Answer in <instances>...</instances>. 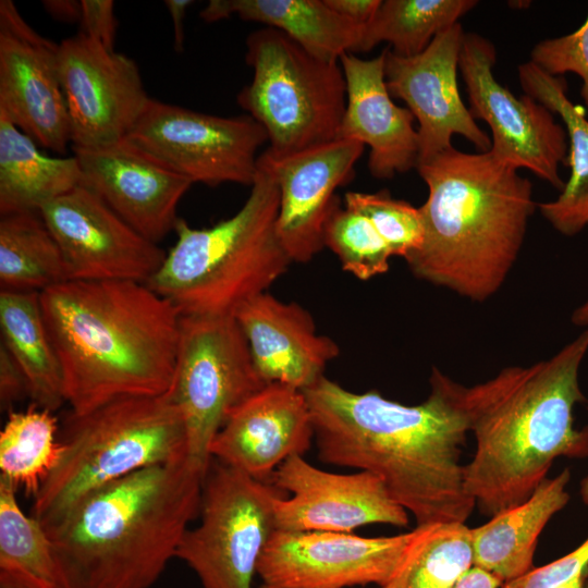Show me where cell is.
<instances>
[{"label": "cell", "instance_id": "obj_10", "mask_svg": "<svg viewBox=\"0 0 588 588\" xmlns=\"http://www.w3.org/2000/svg\"><path fill=\"white\" fill-rule=\"evenodd\" d=\"M281 490L211 458L203 483L200 522L176 551L203 588H252L260 555L274 532Z\"/></svg>", "mask_w": 588, "mask_h": 588}, {"label": "cell", "instance_id": "obj_3", "mask_svg": "<svg viewBox=\"0 0 588 588\" xmlns=\"http://www.w3.org/2000/svg\"><path fill=\"white\" fill-rule=\"evenodd\" d=\"M39 297L71 413L170 390L182 316L146 283L65 281Z\"/></svg>", "mask_w": 588, "mask_h": 588}, {"label": "cell", "instance_id": "obj_4", "mask_svg": "<svg viewBox=\"0 0 588 588\" xmlns=\"http://www.w3.org/2000/svg\"><path fill=\"white\" fill-rule=\"evenodd\" d=\"M208 469L188 455L102 486L44 526L62 588H149L200 510Z\"/></svg>", "mask_w": 588, "mask_h": 588}, {"label": "cell", "instance_id": "obj_31", "mask_svg": "<svg viewBox=\"0 0 588 588\" xmlns=\"http://www.w3.org/2000/svg\"><path fill=\"white\" fill-rule=\"evenodd\" d=\"M58 431L54 413L34 404L8 413L0 431V476L35 498L63 455Z\"/></svg>", "mask_w": 588, "mask_h": 588}, {"label": "cell", "instance_id": "obj_15", "mask_svg": "<svg viewBox=\"0 0 588 588\" xmlns=\"http://www.w3.org/2000/svg\"><path fill=\"white\" fill-rule=\"evenodd\" d=\"M39 213L60 247L68 281L147 283L166 258L158 244L82 184L44 205Z\"/></svg>", "mask_w": 588, "mask_h": 588}, {"label": "cell", "instance_id": "obj_39", "mask_svg": "<svg viewBox=\"0 0 588 588\" xmlns=\"http://www.w3.org/2000/svg\"><path fill=\"white\" fill-rule=\"evenodd\" d=\"M29 397L27 379L3 344H0V406L10 413L14 405Z\"/></svg>", "mask_w": 588, "mask_h": 588}, {"label": "cell", "instance_id": "obj_2", "mask_svg": "<svg viewBox=\"0 0 588 588\" xmlns=\"http://www.w3.org/2000/svg\"><path fill=\"white\" fill-rule=\"evenodd\" d=\"M588 328L550 358L511 366L454 392L476 441L464 466L467 493L487 516L525 502L558 457H588V426L577 429L574 408L585 401L579 369Z\"/></svg>", "mask_w": 588, "mask_h": 588}, {"label": "cell", "instance_id": "obj_37", "mask_svg": "<svg viewBox=\"0 0 588 588\" xmlns=\"http://www.w3.org/2000/svg\"><path fill=\"white\" fill-rule=\"evenodd\" d=\"M588 566V538L575 550L504 583L502 588H560Z\"/></svg>", "mask_w": 588, "mask_h": 588}, {"label": "cell", "instance_id": "obj_20", "mask_svg": "<svg viewBox=\"0 0 588 588\" xmlns=\"http://www.w3.org/2000/svg\"><path fill=\"white\" fill-rule=\"evenodd\" d=\"M72 149L82 170L81 184L139 234L158 244L175 230L177 207L191 181L127 137Z\"/></svg>", "mask_w": 588, "mask_h": 588}, {"label": "cell", "instance_id": "obj_34", "mask_svg": "<svg viewBox=\"0 0 588 588\" xmlns=\"http://www.w3.org/2000/svg\"><path fill=\"white\" fill-rule=\"evenodd\" d=\"M323 243L338 256L342 268L359 280L389 270L392 253L373 224L363 213L342 207L340 200L326 222Z\"/></svg>", "mask_w": 588, "mask_h": 588}, {"label": "cell", "instance_id": "obj_49", "mask_svg": "<svg viewBox=\"0 0 588 588\" xmlns=\"http://www.w3.org/2000/svg\"><path fill=\"white\" fill-rule=\"evenodd\" d=\"M586 588H588V586Z\"/></svg>", "mask_w": 588, "mask_h": 588}, {"label": "cell", "instance_id": "obj_24", "mask_svg": "<svg viewBox=\"0 0 588 588\" xmlns=\"http://www.w3.org/2000/svg\"><path fill=\"white\" fill-rule=\"evenodd\" d=\"M569 479L567 468L553 478H544L525 502L470 528L474 566L491 573L503 584L532 569L542 529L569 500Z\"/></svg>", "mask_w": 588, "mask_h": 588}, {"label": "cell", "instance_id": "obj_14", "mask_svg": "<svg viewBox=\"0 0 588 588\" xmlns=\"http://www.w3.org/2000/svg\"><path fill=\"white\" fill-rule=\"evenodd\" d=\"M415 529L390 537L352 532L275 529L257 566L264 585L274 588H345L394 576Z\"/></svg>", "mask_w": 588, "mask_h": 588}, {"label": "cell", "instance_id": "obj_16", "mask_svg": "<svg viewBox=\"0 0 588 588\" xmlns=\"http://www.w3.org/2000/svg\"><path fill=\"white\" fill-rule=\"evenodd\" d=\"M465 32L461 23L437 35L413 57L384 49L385 84L391 97L402 99L418 122V161L453 147L461 135L477 151H489L491 139L477 124L460 95L457 71Z\"/></svg>", "mask_w": 588, "mask_h": 588}, {"label": "cell", "instance_id": "obj_25", "mask_svg": "<svg viewBox=\"0 0 588 588\" xmlns=\"http://www.w3.org/2000/svg\"><path fill=\"white\" fill-rule=\"evenodd\" d=\"M525 95L559 115L568 139L565 163L571 172L559 196L537 205L541 216L564 236H574L588 226V118L584 107L567 96L563 76H552L528 61L517 68Z\"/></svg>", "mask_w": 588, "mask_h": 588}, {"label": "cell", "instance_id": "obj_21", "mask_svg": "<svg viewBox=\"0 0 588 588\" xmlns=\"http://www.w3.org/2000/svg\"><path fill=\"white\" fill-rule=\"evenodd\" d=\"M315 431L303 391L271 383L240 404L215 437L212 460L261 481L309 450Z\"/></svg>", "mask_w": 588, "mask_h": 588}, {"label": "cell", "instance_id": "obj_36", "mask_svg": "<svg viewBox=\"0 0 588 588\" xmlns=\"http://www.w3.org/2000/svg\"><path fill=\"white\" fill-rule=\"evenodd\" d=\"M529 61L552 76L578 75L581 79L580 97L588 113V12L574 32L537 42Z\"/></svg>", "mask_w": 588, "mask_h": 588}, {"label": "cell", "instance_id": "obj_9", "mask_svg": "<svg viewBox=\"0 0 588 588\" xmlns=\"http://www.w3.org/2000/svg\"><path fill=\"white\" fill-rule=\"evenodd\" d=\"M266 385L234 315L181 317L169 393L181 411L195 463L208 469L211 443L230 414Z\"/></svg>", "mask_w": 588, "mask_h": 588}, {"label": "cell", "instance_id": "obj_8", "mask_svg": "<svg viewBox=\"0 0 588 588\" xmlns=\"http://www.w3.org/2000/svg\"><path fill=\"white\" fill-rule=\"evenodd\" d=\"M250 84L237 103L268 135L275 154H292L339 139L346 82L339 62L321 60L272 27L246 39Z\"/></svg>", "mask_w": 588, "mask_h": 588}, {"label": "cell", "instance_id": "obj_44", "mask_svg": "<svg viewBox=\"0 0 588 588\" xmlns=\"http://www.w3.org/2000/svg\"><path fill=\"white\" fill-rule=\"evenodd\" d=\"M503 583L491 573L473 566L454 588H499Z\"/></svg>", "mask_w": 588, "mask_h": 588}, {"label": "cell", "instance_id": "obj_43", "mask_svg": "<svg viewBox=\"0 0 588 588\" xmlns=\"http://www.w3.org/2000/svg\"><path fill=\"white\" fill-rule=\"evenodd\" d=\"M193 3L191 0H166L164 4L173 21L174 27V49L181 52L184 49V29L183 21L187 8Z\"/></svg>", "mask_w": 588, "mask_h": 588}, {"label": "cell", "instance_id": "obj_12", "mask_svg": "<svg viewBox=\"0 0 588 588\" xmlns=\"http://www.w3.org/2000/svg\"><path fill=\"white\" fill-rule=\"evenodd\" d=\"M497 49L486 37L465 33L460 56L462 74L475 120L491 132L489 152L501 163L519 171L527 169L562 191L560 174L565 164L568 139L554 113L528 95L516 97L493 74Z\"/></svg>", "mask_w": 588, "mask_h": 588}, {"label": "cell", "instance_id": "obj_38", "mask_svg": "<svg viewBox=\"0 0 588 588\" xmlns=\"http://www.w3.org/2000/svg\"><path fill=\"white\" fill-rule=\"evenodd\" d=\"M82 19L79 32L93 38L108 50H114L118 21L111 0H81Z\"/></svg>", "mask_w": 588, "mask_h": 588}, {"label": "cell", "instance_id": "obj_6", "mask_svg": "<svg viewBox=\"0 0 588 588\" xmlns=\"http://www.w3.org/2000/svg\"><path fill=\"white\" fill-rule=\"evenodd\" d=\"M280 193L258 169L231 218L195 229L179 219L176 241L147 285L181 316H224L268 289L292 262L277 234Z\"/></svg>", "mask_w": 588, "mask_h": 588}, {"label": "cell", "instance_id": "obj_33", "mask_svg": "<svg viewBox=\"0 0 588 588\" xmlns=\"http://www.w3.org/2000/svg\"><path fill=\"white\" fill-rule=\"evenodd\" d=\"M16 491L9 479L0 476V566L20 568L62 588L48 535L36 518L22 511Z\"/></svg>", "mask_w": 588, "mask_h": 588}, {"label": "cell", "instance_id": "obj_30", "mask_svg": "<svg viewBox=\"0 0 588 588\" xmlns=\"http://www.w3.org/2000/svg\"><path fill=\"white\" fill-rule=\"evenodd\" d=\"M476 0H384L363 27L355 52H368L380 42L401 57L422 52L433 38L471 11Z\"/></svg>", "mask_w": 588, "mask_h": 588}, {"label": "cell", "instance_id": "obj_48", "mask_svg": "<svg viewBox=\"0 0 588 588\" xmlns=\"http://www.w3.org/2000/svg\"><path fill=\"white\" fill-rule=\"evenodd\" d=\"M259 588H274V587H270V586H267V585H261ZM380 588H383V587H380Z\"/></svg>", "mask_w": 588, "mask_h": 588}, {"label": "cell", "instance_id": "obj_22", "mask_svg": "<svg viewBox=\"0 0 588 588\" xmlns=\"http://www.w3.org/2000/svg\"><path fill=\"white\" fill-rule=\"evenodd\" d=\"M234 317L266 384L304 391L323 377L327 364L340 354L333 340L317 332L304 307L269 292L244 303Z\"/></svg>", "mask_w": 588, "mask_h": 588}, {"label": "cell", "instance_id": "obj_1", "mask_svg": "<svg viewBox=\"0 0 588 588\" xmlns=\"http://www.w3.org/2000/svg\"><path fill=\"white\" fill-rule=\"evenodd\" d=\"M429 382L428 397L417 405L376 390L354 393L324 376L303 392L323 463L379 477L417 526L465 523L476 506L460 461L467 422L455 381L433 367Z\"/></svg>", "mask_w": 588, "mask_h": 588}, {"label": "cell", "instance_id": "obj_19", "mask_svg": "<svg viewBox=\"0 0 588 588\" xmlns=\"http://www.w3.org/2000/svg\"><path fill=\"white\" fill-rule=\"evenodd\" d=\"M270 479L277 489L291 493L274 503L277 529L352 532L368 524H409L407 511L393 500L379 477L366 470L329 473L295 455Z\"/></svg>", "mask_w": 588, "mask_h": 588}, {"label": "cell", "instance_id": "obj_47", "mask_svg": "<svg viewBox=\"0 0 588 588\" xmlns=\"http://www.w3.org/2000/svg\"><path fill=\"white\" fill-rule=\"evenodd\" d=\"M580 495L584 503L588 505V476L580 482Z\"/></svg>", "mask_w": 588, "mask_h": 588}, {"label": "cell", "instance_id": "obj_18", "mask_svg": "<svg viewBox=\"0 0 588 588\" xmlns=\"http://www.w3.org/2000/svg\"><path fill=\"white\" fill-rule=\"evenodd\" d=\"M364 149L359 142L339 138L292 154L267 148L258 156L257 168L279 188L277 234L292 262H308L324 247L335 191L352 180Z\"/></svg>", "mask_w": 588, "mask_h": 588}, {"label": "cell", "instance_id": "obj_11", "mask_svg": "<svg viewBox=\"0 0 588 588\" xmlns=\"http://www.w3.org/2000/svg\"><path fill=\"white\" fill-rule=\"evenodd\" d=\"M179 174L216 187L249 185L257 175V150L268 140L249 114L219 117L150 99L126 136Z\"/></svg>", "mask_w": 588, "mask_h": 588}, {"label": "cell", "instance_id": "obj_32", "mask_svg": "<svg viewBox=\"0 0 588 588\" xmlns=\"http://www.w3.org/2000/svg\"><path fill=\"white\" fill-rule=\"evenodd\" d=\"M473 566L471 530L465 523L417 526L402 563L383 588H454Z\"/></svg>", "mask_w": 588, "mask_h": 588}, {"label": "cell", "instance_id": "obj_46", "mask_svg": "<svg viewBox=\"0 0 588 588\" xmlns=\"http://www.w3.org/2000/svg\"><path fill=\"white\" fill-rule=\"evenodd\" d=\"M585 572L578 574L573 579L562 585L560 588H584Z\"/></svg>", "mask_w": 588, "mask_h": 588}, {"label": "cell", "instance_id": "obj_27", "mask_svg": "<svg viewBox=\"0 0 588 588\" xmlns=\"http://www.w3.org/2000/svg\"><path fill=\"white\" fill-rule=\"evenodd\" d=\"M0 111V215L39 211L82 183L76 157H51Z\"/></svg>", "mask_w": 588, "mask_h": 588}, {"label": "cell", "instance_id": "obj_41", "mask_svg": "<svg viewBox=\"0 0 588 588\" xmlns=\"http://www.w3.org/2000/svg\"><path fill=\"white\" fill-rule=\"evenodd\" d=\"M0 588H56L12 566H0Z\"/></svg>", "mask_w": 588, "mask_h": 588}, {"label": "cell", "instance_id": "obj_23", "mask_svg": "<svg viewBox=\"0 0 588 588\" xmlns=\"http://www.w3.org/2000/svg\"><path fill=\"white\" fill-rule=\"evenodd\" d=\"M384 60V50L369 60L351 52L343 53L339 60L347 94L339 138L369 147L368 168L378 180L416 169L419 150L413 113L391 99Z\"/></svg>", "mask_w": 588, "mask_h": 588}, {"label": "cell", "instance_id": "obj_29", "mask_svg": "<svg viewBox=\"0 0 588 588\" xmlns=\"http://www.w3.org/2000/svg\"><path fill=\"white\" fill-rule=\"evenodd\" d=\"M65 281L62 253L39 211L2 215L1 291L41 293Z\"/></svg>", "mask_w": 588, "mask_h": 588}, {"label": "cell", "instance_id": "obj_17", "mask_svg": "<svg viewBox=\"0 0 588 588\" xmlns=\"http://www.w3.org/2000/svg\"><path fill=\"white\" fill-rule=\"evenodd\" d=\"M58 46L37 33L13 1H0V111L39 147L64 154L71 126Z\"/></svg>", "mask_w": 588, "mask_h": 588}, {"label": "cell", "instance_id": "obj_5", "mask_svg": "<svg viewBox=\"0 0 588 588\" xmlns=\"http://www.w3.org/2000/svg\"><path fill=\"white\" fill-rule=\"evenodd\" d=\"M428 187L413 274L471 302L495 295L522 250L538 204L531 182L489 151L454 147L416 166Z\"/></svg>", "mask_w": 588, "mask_h": 588}, {"label": "cell", "instance_id": "obj_45", "mask_svg": "<svg viewBox=\"0 0 588 588\" xmlns=\"http://www.w3.org/2000/svg\"><path fill=\"white\" fill-rule=\"evenodd\" d=\"M571 321L577 327L588 328V299L573 310Z\"/></svg>", "mask_w": 588, "mask_h": 588}, {"label": "cell", "instance_id": "obj_40", "mask_svg": "<svg viewBox=\"0 0 588 588\" xmlns=\"http://www.w3.org/2000/svg\"><path fill=\"white\" fill-rule=\"evenodd\" d=\"M335 13L364 27L377 12L381 0H324Z\"/></svg>", "mask_w": 588, "mask_h": 588}, {"label": "cell", "instance_id": "obj_42", "mask_svg": "<svg viewBox=\"0 0 588 588\" xmlns=\"http://www.w3.org/2000/svg\"><path fill=\"white\" fill-rule=\"evenodd\" d=\"M42 5L54 20L64 23H79L82 19V1L78 0H44Z\"/></svg>", "mask_w": 588, "mask_h": 588}, {"label": "cell", "instance_id": "obj_35", "mask_svg": "<svg viewBox=\"0 0 588 588\" xmlns=\"http://www.w3.org/2000/svg\"><path fill=\"white\" fill-rule=\"evenodd\" d=\"M344 206L370 220L392 256L407 259L421 247L425 232L419 207L395 199L387 191L348 192L344 196Z\"/></svg>", "mask_w": 588, "mask_h": 588}, {"label": "cell", "instance_id": "obj_13", "mask_svg": "<svg viewBox=\"0 0 588 588\" xmlns=\"http://www.w3.org/2000/svg\"><path fill=\"white\" fill-rule=\"evenodd\" d=\"M72 147L93 148L128 135L151 98L137 64L78 32L58 46Z\"/></svg>", "mask_w": 588, "mask_h": 588}, {"label": "cell", "instance_id": "obj_28", "mask_svg": "<svg viewBox=\"0 0 588 588\" xmlns=\"http://www.w3.org/2000/svg\"><path fill=\"white\" fill-rule=\"evenodd\" d=\"M0 331L1 344L27 379L32 404L54 413L65 403L63 375L39 293L1 291Z\"/></svg>", "mask_w": 588, "mask_h": 588}, {"label": "cell", "instance_id": "obj_26", "mask_svg": "<svg viewBox=\"0 0 588 588\" xmlns=\"http://www.w3.org/2000/svg\"><path fill=\"white\" fill-rule=\"evenodd\" d=\"M233 14L281 30L309 53L331 62L355 52L363 30L324 0H211L199 13L207 23Z\"/></svg>", "mask_w": 588, "mask_h": 588}, {"label": "cell", "instance_id": "obj_7", "mask_svg": "<svg viewBox=\"0 0 588 588\" xmlns=\"http://www.w3.org/2000/svg\"><path fill=\"white\" fill-rule=\"evenodd\" d=\"M59 439L63 455L30 510L42 526L102 486L188 455L184 420L169 391L118 399L82 415L69 412Z\"/></svg>", "mask_w": 588, "mask_h": 588}]
</instances>
